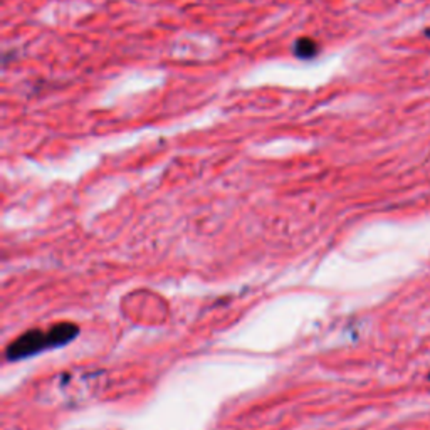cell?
Wrapping results in <instances>:
<instances>
[{
  "instance_id": "obj_2",
  "label": "cell",
  "mask_w": 430,
  "mask_h": 430,
  "mask_svg": "<svg viewBox=\"0 0 430 430\" xmlns=\"http://www.w3.org/2000/svg\"><path fill=\"white\" fill-rule=\"evenodd\" d=\"M318 44L311 37H301L294 44V54L299 59H311V57H314L318 54Z\"/></svg>"
},
{
  "instance_id": "obj_3",
  "label": "cell",
  "mask_w": 430,
  "mask_h": 430,
  "mask_svg": "<svg viewBox=\"0 0 430 430\" xmlns=\"http://www.w3.org/2000/svg\"><path fill=\"white\" fill-rule=\"evenodd\" d=\"M425 35H427V37H430V29H429L427 32H425Z\"/></svg>"
},
{
  "instance_id": "obj_4",
  "label": "cell",
  "mask_w": 430,
  "mask_h": 430,
  "mask_svg": "<svg viewBox=\"0 0 430 430\" xmlns=\"http://www.w3.org/2000/svg\"><path fill=\"white\" fill-rule=\"evenodd\" d=\"M429 378H430V375H429Z\"/></svg>"
},
{
  "instance_id": "obj_1",
  "label": "cell",
  "mask_w": 430,
  "mask_h": 430,
  "mask_svg": "<svg viewBox=\"0 0 430 430\" xmlns=\"http://www.w3.org/2000/svg\"><path fill=\"white\" fill-rule=\"evenodd\" d=\"M79 333V328L74 323H57L49 331L31 330L20 334L17 340L9 345L5 355L9 360H19L25 356H32L47 348L61 346L74 340Z\"/></svg>"
}]
</instances>
